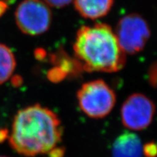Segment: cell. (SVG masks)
Instances as JSON below:
<instances>
[{
  "mask_svg": "<svg viewBox=\"0 0 157 157\" xmlns=\"http://www.w3.org/2000/svg\"><path fill=\"white\" fill-rule=\"evenodd\" d=\"M155 111L154 102L148 97L142 93L132 94L121 105V122L131 131L143 130L151 124Z\"/></svg>",
  "mask_w": 157,
  "mask_h": 157,
  "instance_id": "8992f818",
  "label": "cell"
},
{
  "mask_svg": "<svg viewBox=\"0 0 157 157\" xmlns=\"http://www.w3.org/2000/svg\"><path fill=\"white\" fill-rule=\"evenodd\" d=\"M50 7L61 8L71 3L74 0H42Z\"/></svg>",
  "mask_w": 157,
  "mask_h": 157,
  "instance_id": "30bf717a",
  "label": "cell"
},
{
  "mask_svg": "<svg viewBox=\"0 0 157 157\" xmlns=\"http://www.w3.org/2000/svg\"><path fill=\"white\" fill-rule=\"evenodd\" d=\"M0 157H7V156H0Z\"/></svg>",
  "mask_w": 157,
  "mask_h": 157,
  "instance_id": "4fadbf2b",
  "label": "cell"
},
{
  "mask_svg": "<svg viewBox=\"0 0 157 157\" xmlns=\"http://www.w3.org/2000/svg\"><path fill=\"white\" fill-rule=\"evenodd\" d=\"M115 35L125 54H136L145 48L151 36L148 23L136 13L125 15L119 20Z\"/></svg>",
  "mask_w": 157,
  "mask_h": 157,
  "instance_id": "5b68a950",
  "label": "cell"
},
{
  "mask_svg": "<svg viewBox=\"0 0 157 157\" xmlns=\"http://www.w3.org/2000/svg\"><path fill=\"white\" fill-rule=\"evenodd\" d=\"M6 8H7V5H6V2L2 1V0H0V16L5 13L6 10Z\"/></svg>",
  "mask_w": 157,
  "mask_h": 157,
  "instance_id": "7c38bea8",
  "label": "cell"
},
{
  "mask_svg": "<svg viewBox=\"0 0 157 157\" xmlns=\"http://www.w3.org/2000/svg\"><path fill=\"white\" fill-rule=\"evenodd\" d=\"M76 98L81 111L93 119L107 117L117 101L115 92L102 79L84 83L78 90Z\"/></svg>",
  "mask_w": 157,
  "mask_h": 157,
  "instance_id": "3957f363",
  "label": "cell"
},
{
  "mask_svg": "<svg viewBox=\"0 0 157 157\" xmlns=\"http://www.w3.org/2000/svg\"><path fill=\"white\" fill-rule=\"evenodd\" d=\"M112 157H143V146L140 137L132 132H126L115 139L111 148Z\"/></svg>",
  "mask_w": 157,
  "mask_h": 157,
  "instance_id": "52a82bcc",
  "label": "cell"
},
{
  "mask_svg": "<svg viewBox=\"0 0 157 157\" xmlns=\"http://www.w3.org/2000/svg\"><path fill=\"white\" fill-rule=\"evenodd\" d=\"M52 18L50 7L42 0H23L15 12L18 29L30 36L46 32L50 29Z\"/></svg>",
  "mask_w": 157,
  "mask_h": 157,
  "instance_id": "277c9868",
  "label": "cell"
},
{
  "mask_svg": "<svg viewBox=\"0 0 157 157\" xmlns=\"http://www.w3.org/2000/svg\"><path fill=\"white\" fill-rule=\"evenodd\" d=\"M74 51L87 71L113 73L122 69L126 62L114 31L105 23L82 27L76 34Z\"/></svg>",
  "mask_w": 157,
  "mask_h": 157,
  "instance_id": "7a4b0ae2",
  "label": "cell"
},
{
  "mask_svg": "<svg viewBox=\"0 0 157 157\" xmlns=\"http://www.w3.org/2000/svg\"><path fill=\"white\" fill-rule=\"evenodd\" d=\"M16 60L13 50L0 43V84L8 81L14 73Z\"/></svg>",
  "mask_w": 157,
  "mask_h": 157,
  "instance_id": "9c48e42d",
  "label": "cell"
},
{
  "mask_svg": "<svg viewBox=\"0 0 157 157\" xmlns=\"http://www.w3.org/2000/svg\"><path fill=\"white\" fill-rule=\"evenodd\" d=\"M143 154L146 157H155L157 155V146L153 143L143 146Z\"/></svg>",
  "mask_w": 157,
  "mask_h": 157,
  "instance_id": "8fae6325",
  "label": "cell"
},
{
  "mask_svg": "<svg viewBox=\"0 0 157 157\" xmlns=\"http://www.w3.org/2000/svg\"><path fill=\"white\" fill-rule=\"evenodd\" d=\"M63 127L58 116L39 104L19 110L12 124L9 143L23 156L50 154L62 140Z\"/></svg>",
  "mask_w": 157,
  "mask_h": 157,
  "instance_id": "6da1fadb",
  "label": "cell"
},
{
  "mask_svg": "<svg viewBox=\"0 0 157 157\" xmlns=\"http://www.w3.org/2000/svg\"><path fill=\"white\" fill-rule=\"evenodd\" d=\"M76 11L87 19L96 20L106 15L113 0H74Z\"/></svg>",
  "mask_w": 157,
  "mask_h": 157,
  "instance_id": "ba28073f",
  "label": "cell"
}]
</instances>
